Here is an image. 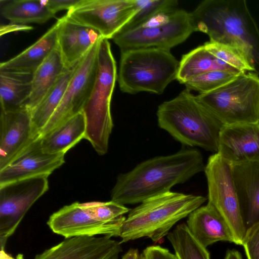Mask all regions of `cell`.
<instances>
[{"label":"cell","instance_id":"obj_1","mask_svg":"<svg viewBox=\"0 0 259 259\" xmlns=\"http://www.w3.org/2000/svg\"><path fill=\"white\" fill-rule=\"evenodd\" d=\"M205 166L202 154L192 148L147 159L118 176L111 200L123 205L141 203L170 191L174 186L204 171Z\"/></svg>","mask_w":259,"mask_h":259},{"label":"cell","instance_id":"obj_2","mask_svg":"<svg viewBox=\"0 0 259 259\" xmlns=\"http://www.w3.org/2000/svg\"><path fill=\"white\" fill-rule=\"evenodd\" d=\"M190 15L194 32L239 50L259 77V28L245 0H205Z\"/></svg>","mask_w":259,"mask_h":259},{"label":"cell","instance_id":"obj_3","mask_svg":"<svg viewBox=\"0 0 259 259\" xmlns=\"http://www.w3.org/2000/svg\"><path fill=\"white\" fill-rule=\"evenodd\" d=\"M158 125L174 139L189 147L217 153L224 125L185 89L177 97L159 105Z\"/></svg>","mask_w":259,"mask_h":259},{"label":"cell","instance_id":"obj_4","mask_svg":"<svg viewBox=\"0 0 259 259\" xmlns=\"http://www.w3.org/2000/svg\"><path fill=\"white\" fill-rule=\"evenodd\" d=\"M206 200L202 196L171 191L148 199L128 212L120 228V242L143 237L157 242Z\"/></svg>","mask_w":259,"mask_h":259},{"label":"cell","instance_id":"obj_5","mask_svg":"<svg viewBox=\"0 0 259 259\" xmlns=\"http://www.w3.org/2000/svg\"><path fill=\"white\" fill-rule=\"evenodd\" d=\"M117 78L116 64L108 39L102 37L97 51V69L91 95L82 110L86 121L84 139L100 155L108 149L113 127L111 98Z\"/></svg>","mask_w":259,"mask_h":259},{"label":"cell","instance_id":"obj_6","mask_svg":"<svg viewBox=\"0 0 259 259\" xmlns=\"http://www.w3.org/2000/svg\"><path fill=\"white\" fill-rule=\"evenodd\" d=\"M179 61L169 50L145 49L121 53L117 80L120 90L130 94H162L177 79Z\"/></svg>","mask_w":259,"mask_h":259},{"label":"cell","instance_id":"obj_7","mask_svg":"<svg viewBox=\"0 0 259 259\" xmlns=\"http://www.w3.org/2000/svg\"><path fill=\"white\" fill-rule=\"evenodd\" d=\"M193 32L190 13L177 8L122 30L112 39L121 53L145 49L170 51L185 41Z\"/></svg>","mask_w":259,"mask_h":259},{"label":"cell","instance_id":"obj_8","mask_svg":"<svg viewBox=\"0 0 259 259\" xmlns=\"http://www.w3.org/2000/svg\"><path fill=\"white\" fill-rule=\"evenodd\" d=\"M197 97L224 125L258 122L259 77L253 72L242 73L220 88Z\"/></svg>","mask_w":259,"mask_h":259},{"label":"cell","instance_id":"obj_9","mask_svg":"<svg viewBox=\"0 0 259 259\" xmlns=\"http://www.w3.org/2000/svg\"><path fill=\"white\" fill-rule=\"evenodd\" d=\"M208 186V199L231 229L235 244L242 245L246 227L231 167L218 153L208 159L204 170Z\"/></svg>","mask_w":259,"mask_h":259},{"label":"cell","instance_id":"obj_10","mask_svg":"<svg viewBox=\"0 0 259 259\" xmlns=\"http://www.w3.org/2000/svg\"><path fill=\"white\" fill-rule=\"evenodd\" d=\"M48 177L38 176L0 185L1 250H5L29 208L48 190Z\"/></svg>","mask_w":259,"mask_h":259},{"label":"cell","instance_id":"obj_11","mask_svg":"<svg viewBox=\"0 0 259 259\" xmlns=\"http://www.w3.org/2000/svg\"><path fill=\"white\" fill-rule=\"evenodd\" d=\"M137 11L136 0H82L67 11L66 16L98 31L102 37L112 38Z\"/></svg>","mask_w":259,"mask_h":259},{"label":"cell","instance_id":"obj_12","mask_svg":"<svg viewBox=\"0 0 259 259\" xmlns=\"http://www.w3.org/2000/svg\"><path fill=\"white\" fill-rule=\"evenodd\" d=\"M101 38L77 64L59 105L40 132V137L82 111L94 84L97 69V51Z\"/></svg>","mask_w":259,"mask_h":259},{"label":"cell","instance_id":"obj_13","mask_svg":"<svg viewBox=\"0 0 259 259\" xmlns=\"http://www.w3.org/2000/svg\"><path fill=\"white\" fill-rule=\"evenodd\" d=\"M125 219L111 223L101 222L91 214L85 202H76L53 213L47 224L54 233L65 238L99 235L112 237H119Z\"/></svg>","mask_w":259,"mask_h":259},{"label":"cell","instance_id":"obj_14","mask_svg":"<svg viewBox=\"0 0 259 259\" xmlns=\"http://www.w3.org/2000/svg\"><path fill=\"white\" fill-rule=\"evenodd\" d=\"M39 137L31 112L27 107L12 111L1 110L0 170Z\"/></svg>","mask_w":259,"mask_h":259},{"label":"cell","instance_id":"obj_15","mask_svg":"<svg viewBox=\"0 0 259 259\" xmlns=\"http://www.w3.org/2000/svg\"><path fill=\"white\" fill-rule=\"evenodd\" d=\"M109 236L74 237L36 255L34 259H117L121 243Z\"/></svg>","mask_w":259,"mask_h":259},{"label":"cell","instance_id":"obj_16","mask_svg":"<svg viewBox=\"0 0 259 259\" xmlns=\"http://www.w3.org/2000/svg\"><path fill=\"white\" fill-rule=\"evenodd\" d=\"M65 155L44 152L40 136L0 170V185L38 176H49L65 162Z\"/></svg>","mask_w":259,"mask_h":259},{"label":"cell","instance_id":"obj_17","mask_svg":"<svg viewBox=\"0 0 259 259\" xmlns=\"http://www.w3.org/2000/svg\"><path fill=\"white\" fill-rule=\"evenodd\" d=\"M217 153L230 165L259 161V123L224 125Z\"/></svg>","mask_w":259,"mask_h":259},{"label":"cell","instance_id":"obj_18","mask_svg":"<svg viewBox=\"0 0 259 259\" xmlns=\"http://www.w3.org/2000/svg\"><path fill=\"white\" fill-rule=\"evenodd\" d=\"M60 19L58 49L66 69H69L76 66L102 36L95 29L76 23L66 15Z\"/></svg>","mask_w":259,"mask_h":259},{"label":"cell","instance_id":"obj_19","mask_svg":"<svg viewBox=\"0 0 259 259\" xmlns=\"http://www.w3.org/2000/svg\"><path fill=\"white\" fill-rule=\"evenodd\" d=\"M186 224L193 236L205 248L219 241L235 243L233 234L225 220L208 202L190 213Z\"/></svg>","mask_w":259,"mask_h":259},{"label":"cell","instance_id":"obj_20","mask_svg":"<svg viewBox=\"0 0 259 259\" xmlns=\"http://www.w3.org/2000/svg\"><path fill=\"white\" fill-rule=\"evenodd\" d=\"M61 24L57 22L36 42L14 58L0 64V72L33 74L58 48V34Z\"/></svg>","mask_w":259,"mask_h":259},{"label":"cell","instance_id":"obj_21","mask_svg":"<svg viewBox=\"0 0 259 259\" xmlns=\"http://www.w3.org/2000/svg\"><path fill=\"white\" fill-rule=\"evenodd\" d=\"M241 207L243 205L246 224L259 220V161L230 165Z\"/></svg>","mask_w":259,"mask_h":259},{"label":"cell","instance_id":"obj_22","mask_svg":"<svg viewBox=\"0 0 259 259\" xmlns=\"http://www.w3.org/2000/svg\"><path fill=\"white\" fill-rule=\"evenodd\" d=\"M85 132V118L81 111L41 137L42 149L48 153L65 154L84 139Z\"/></svg>","mask_w":259,"mask_h":259},{"label":"cell","instance_id":"obj_23","mask_svg":"<svg viewBox=\"0 0 259 259\" xmlns=\"http://www.w3.org/2000/svg\"><path fill=\"white\" fill-rule=\"evenodd\" d=\"M215 70L242 73L218 59L203 45L182 56L179 62L177 80L180 83L185 84L201 74Z\"/></svg>","mask_w":259,"mask_h":259},{"label":"cell","instance_id":"obj_24","mask_svg":"<svg viewBox=\"0 0 259 259\" xmlns=\"http://www.w3.org/2000/svg\"><path fill=\"white\" fill-rule=\"evenodd\" d=\"M33 75L0 72L1 110L26 107L32 91Z\"/></svg>","mask_w":259,"mask_h":259},{"label":"cell","instance_id":"obj_25","mask_svg":"<svg viewBox=\"0 0 259 259\" xmlns=\"http://www.w3.org/2000/svg\"><path fill=\"white\" fill-rule=\"evenodd\" d=\"M67 70L58 49L54 50L33 75L32 88L26 107L31 111Z\"/></svg>","mask_w":259,"mask_h":259},{"label":"cell","instance_id":"obj_26","mask_svg":"<svg viewBox=\"0 0 259 259\" xmlns=\"http://www.w3.org/2000/svg\"><path fill=\"white\" fill-rule=\"evenodd\" d=\"M2 15L13 23L42 24L55 16L46 0L1 1Z\"/></svg>","mask_w":259,"mask_h":259},{"label":"cell","instance_id":"obj_27","mask_svg":"<svg viewBox=\"0 0 259 259\" xmlns=\"http://www.w3.org/2000/svg\"><path fill=\"white\" fill-rule=\"evenodd\" d=\"M76 65L66 70L30 111L33 124L39 134L59 105Z\"/></svg>","mask_w":259,"mask_h":259},{"label":"cell","instance_id":"obj_28","mask_svg":"<svg viewBox=\"0 0 259 259\" xmlns=\"http://www.w3.org/2000/svg\"><path fill=\"white\" fill-rule=\"evenodd\" d=\"M167 238L178 259H210L206 248L193 236L186 223L178 224Z\"/></svg>","mask_w":259,"mask_h":259},{"label":"cell","instance_id":"obj_29","mask_svg":"<svg viewBox=\"0 0 259 259\" xmlns=\"http://www.w3.org/2000/svg\"><path fill=\"white\" fill-rule=\"evenodd\" d=\"M204 47L218 59L241 73L253 72V68L246 57L238 49L232 47L209 41Z\"/></svg>","mask_w":259,"mask_h":259},{"label":"cell","instance_id":"obj_30","mask_svg":"<svg viewBox=\"0 0 259 259\" xmlns=\"http://www.w3.org/2000/svg\"><path fill=\"white\" fill-rule=\"evenodd\" d=\"M239 74L223 70L212 71L195 77L184 84L186 89L190 92L194 91L199 94H204L220 88Z\"/></svg>","mask_w":259,"mask_h":259},{"label":"cell","instance_id":"obj_31","mask_svg":"<svg viewBox=\"0 0 259 259\" xmlns=\"http://www.w3.org/2000/svg\"><path fill=\"white\" fill-rule=\"evenodd\" d=\"M136 14L122 30L136 26L159 13L177 8L178 5L176 0H136Z\"/></svg>","mask_w":259,"mask_h":259},{"label":"cell","instance_id":"obj_32","mask_svg":"<svg viewBox=\"0 0 259 259\" xmlns=\"http://www.w3.org/2000/svg\"><path fill=\"white\" fill-rule=\"evenodd\" d=\"M91 214L98 221L104 223L118 222L125 218L123 215L130 209L125 205L112 200L107 202H85Z\"/></svg>","mask_w":259,"mask_h":259},{"label":"cell","instance_id":"obj_33","mask_svg":"<svg viewBox=\"0 0 259 259\" xmlns=\"http://www.w3.org/2000/svg\"><path fill=\"white\" fill-rule=\"evenodd\" d=\"M242 245L247 259H259V220L247 228Z\"/></svg>","mask_w":259,"mask_h":259},{"label":"cell","instance_id":"obj_34","mask_svg":"<svg viewBox=\"0 0 259 259\" xmlns=\"http://www.w3.org/2000/svg\"><path fill=\"white\" fill-rule=\"evenodd\" d=\"M140 259H178L175 254L159 245L147 246L140 253Z\"/></svg>","mask_w":259,"mask_h":259},{"label":"cell","instance_id":"obj_35","mask_svg":"<svg viewBox=\"0 0 259 259\" xmlns=\"http://www.w3.org/2000/svg\"><path fill=\"white\" fill-rule=\"evenodd\" d=\"M82 0H46L50 9L55 13L58 12L71 8L78 5Z\"/></svg>","mask_w":259,"mask_h":259},{"label":"cell","instance_id":"obj_36","mask_svg":"<svg viewBox=\"0 0 259 259\" xmlns=\"http://www.w3.org/2000/svg\"><path fill=\"white\" fill-rule=\"evenodd\" d=\"M139 251L137 248H130L122 256L121 259H140Z\"/></svg>","mask_w":259,"mask_h":259},{"label":"cell","instance_id":"obj_37","mask_svg":"<svg viewBox=\"0 0 259 259\" xmlns=\"http://www.w3.org/2000/svg\"><path fill=\"white\" fill-rule=\"evenodd\" d=\"M224 259H243L241 253L236 249H228Z\"/></svg>","mask_w":259,"mask_h":259},{"label":"cell","instance_id":"obj_38","mask_svg":"<svg viewBox=\"0 0 259 259\" xmlns=\"http://www.w3.org/2000/svg\"><path fill=\"white\" fill-rule=\"evenodd\" d=\"M0 259H14L10 255L7 254L5 250H1Z\"/></svg>","mask_w":259,"mask_h":259},{"label":"cell","instance_id":"obj_39","mask_svg":"<svg viewBox=\"0 0 259 259\" xmlns=\"http://www.w3.org/2000/svg\"><path fill=\"white\" fill-rule=\"evenodd\" d=\"M16 259H24L23 255L21 253H19L17 255Z\"/></svg>","mask_w":259,"mask_h":259},{"label":"cell","instance_id":"obj_40","mask_svg":"<svg viewBox=\"0 0 259 259\" xmlns=\"http://www.w3.org/2000/svg\"><path fill=\"white\" fill-rule=\"evenodd\" d=\"M258 123H259V118H258Z\"/></svg>","mask_w":259,"mask_h":259}]
</instances>
